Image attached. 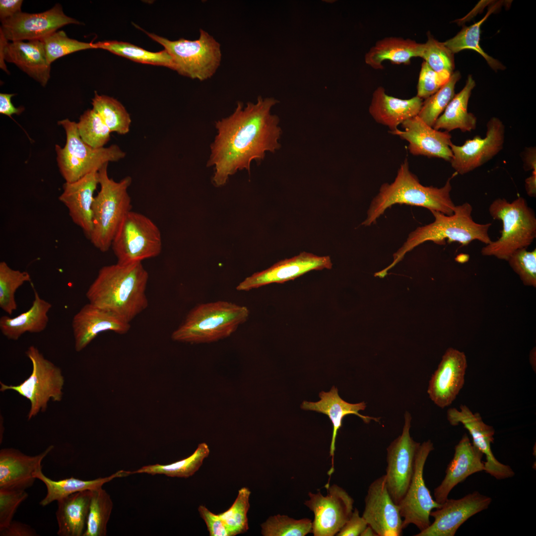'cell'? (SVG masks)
<instances>
[{"label":"cell","instance_id":"obj_1","mask_svg":"<svg viewBox=\"0 0 536 536\" xmlns=\"http://www.w3.org/2000/svg\"><path fill=\"white\" fill-rule=\"evenodd\" d=\"M278 102L273 98H258L256 103L242 102L229 117L216 122L217 134L211 144L207 166H214V184L224 185L238 170L249 171L253 160L263 159L266 152L279 148L278 117L270 113Z\"/></svg>","mask_w":536,"mask_h":536},{"label":"cell","instance_id":"obj_2","mask_svg":"<svg viewBox=\"0 0 536 536\" xmlns=\"http://www.w3.org/2000/svg\"><path fill=\"white\" fill-rule=\"evenodd\" d=\"M148 278L141 262L105 266L99 270L86 296L89 303L130 324L148 306Z\"/></svg>","mask_w":536,"mask_h":536},{"label":"cell","instance_id":"obj_3","mask_svg":"<svg viewBox=\"0 0 536 536\" xmlns=\"http://www.w3.org/2000/svg\"><path fill=\"white\" fill-rule=\"evenodd\" d=\"M454 176L449 178L441 188L423 186L409 170L406 158L401 165L394 182L384 183L380 187L370 203L367 217L362 225L369 226L374 223L388 208L397 203L423 207L447 215L453 214L456 205L450 192L451 181Z\"/></svg>","mask_w":536,"mask_h":536},{"label":"cell","instance_id":"obj_4","mask_svg":"<svg viewBox=\"0 0 536 536\" xmlns=\"http://www.w3.org/2000/svg\"><path fill=\"white\" fill-rule=\"evenodd\" d=\"M472 206L469 202L456 205L453 214L447 215L437 211H430L434 217L433 222L417 227L408 235L406 241L393 255L392 263L387 268L375 273L383 278L389 270L396 266L404 255L423 243L431 241L439 245L449 242H458L467 246L473 240H478L486 245L492 240L488 230L491 223L479 224L473 221Z\"/></svg>","mask_w":536,"mask_h":536},{"label":"cell","instance_id":"obj_5","mask_svg":"<svg viewBox=\"0 0 536 536\" xmlns=\"http://www.w3.org/2000/svg\"><path fill=\"white\" fill-rule=\"evenodd\" d=\"M245 306L217 301L195 306L172 333L174 341L192 343H209L232 335L248 319Z\"/></svg>","mask_w":536,"mask_h":536},{"label":"cell","instance_id":"obj_6","mask_svg":"<svg viewBox=\"0 0 536 536\" xmlns=\"http://www.w3.org/2000/svg\"><path fill=\"white\" fill-rule=\"evenodd\" d=\"M108 163L98 170L100 191L92 205L93 228L89 238L93 246L102 252L108 251L114 237L127 214L131 211V199L128 190L132 178L127 176L119 182L110 178Z\"/></svg>","mask_w":536,"mask_h":536},{"label":"cell","instance_id":"obj_7","mask_svg":"<svg viewBox=\"0 0 536 536\" xmlns=\"http://www.w3.org/2000/svg\"><path fill=\"white\" fill-rule=\"evenodd\" d=\"M490 215L502 222L499 238L481 249L483 256L508 261L516 251L527 248L536 237V217L526 200L518 197L512 202L497 198L489 207Z\"/></svg>","mask_w":536,"mask_h":536},{"label":"cell","instance_id":"obj_8","mask_svg":"<svg viewBox=\"0 0 536 536\" xmlns=\"http://www.w3.org/2000/svg\"><path fill=\"white\" fill-rule=\"evenodd\" d=\"M146 33L163 46L172 58L174 70L182 75L203 81L211 78L220 65V44L203 29L200 30L199 38L195 40L182 38L171 41Z\"/></svg>","mask_w":536,"mask_h":536},{"label":"cell","instance_id":"obj_9","mask_svg":"<svg viewBox=\"0 0 536 536\" xmlns=\"http://www.w3.org/2000/svg\"><path fill=\"white\" fill-rule=\"evenodd\" d=\"M66 134L64 147L56 144L55 149L60 171L66 182H73L90 172L99 169L109 162L118 161L126 153L119 146L94 148L80 138L77 123L66 119L58 122Z\"/></svg>","mask_w":536,"mask_h":536},{"label":"cell","instance_id":"obj_10","mask_svg":"<svg viewBox=\"0 0 536 536\" xmlns=\"http://www.w3.org/2000/svg\"><path fill=\"white\" fill-rule=\"evenodd\" d=\"M25 354L32 365L29 377L17 385H7L0 382V391L13 390L28 399L30 402L28 419L30 420L46 410L50 400L62 401L65 380L61 369L45 358L36 347L29 346Z\"/></svg>","mask_w":536,"mask_h":536},{"label":"cell","instance_id":"obj_11","mask_svg":"<svg viewBox=\"0 0 536 536\" xmlns=\"http://www.w3.org/2000/svg\"><path fill=\"white\" fill-rule=\"evenodd\" d=\"M111 248L119 264L142 262L160 255L162 249L161 234L149 218L131 210L121 223Z\"/></svg>","mask_w":536,"mask_h":536},{"label":"cell","instance_id":"obj_12","mask_svg":"<svg viewBox=\"0 0 536 536\" xmlns=\"http://www.w3.org/2000/svg\"><path fill=\"white\" fill-rule=\"evenodd\" d=\"M411 421L410 414L405 411L402 434L387 448L385 482L391 498L398 505L412 479L416 454L421 444L410 436Z\"/></svg>","mask_w":536,"mask_h":536},{"label":"cell","instance_id":"obj_13","mask_svg":"<svg viewBox=\"0 0 536 536\" xmlns=\"http://www.w3.org/2000/svg\"><path fill=\"white\" fill-rule=\"evenodd\" d=\"M434 449L432 442L428 440L420 444L417 452L412 479L404 497L398 504L403 529L413 524L420 531L425 529L431 524V512L441 506L433 499L423 478L426 461Z\"/></svg>","mask_w":536,"mask_h":536},{"label":"cell","instance_id":"obj_14","mask_svg":"<svg viewBox=\"0 0 536 536\" xmlns=\"http://www.w3.org/2000/svg\"><path fill=\"white\" fill-rule=\"evenodd\" d=\"M326 496L320 491L310 492V499L304 504L314 514L312 533L314 536H334L350 517L354 500L342 487L336 484L326 485Z\"/></svg>","mask_w":536,"mask_h":536},{"label":"cell","instance_id":"obj_15","mask_svg":"<svg viewBox=\"0 0 536 536\" xmlns=\"http://www.w3.org/2000/svg\"><path fill=\"white\" fill-rule=\"evenodd\" d=\"M505 128L497 117H492L486 124L485 137L476 135L461 145L451 143L453 153L450 161L452 168L460 175L467 174L483 165L503 149Z\"/></svg>","mask_w":536,"mask_h":536},{"label":"cell","instance_id":"obj_16","mask_svg":"<svg viewBox=\"0 0 536 536\" xmlns=\"http://www.w3.org/2000/svg\"><path fill=\"white\" fill-rule=\"evenodd\" d=\"M1 23L0 32L10 42L41 40L64 26L81 24L67 16L59 3L40 13L21 11Z\"/></svg>","mask_w":536,"mask_h":536},{"label":"cell","instance_id":"obj_17","mask_svg":"<svg viewBox=\"0 0 536 536\" xmlns=\"http://www.w3.org/2000/svg\"><path fill=\"white\" fill-rule=\"evenodd\" d=\"M492 501L487 496L474 491L458 499H447L440 508L432 511V523L415 536H454L467 520L487 509Z\"/></svg>","mask_w":536,"mask_h":536},{"label":"cell","instance_id":"obj_18","mask_svg":"<svg viewBox=\"0 0 536 536\" xmlns=\"http://www.w3.org/2000/svg\"><path fill=\"white\" fill-rule=\"evenodd\" d=\"M332 266L330 256H319L303 252L246 277L237 286L236 289L249 291L271 283H283L309 271L331 269Z\"/></svg>","mask_w":536,"mask_h":536},{"label":"cell","instance_id":"obj_19","mask_svg":"<svg viewBox=\"0 0 536 536\" xmlns=\"http://www.w3.org/2000/svg\"><path fill=\"white\" fill-rule=\"evenodd\" d=\"M362 517L378 536L402 535L400 507L391 498L383 475L369 485Z\"/></svg>","mask_w":536,"mask_h":536},{"label":"cell","instance_id":"obj_20","mask_svg":"<svg viewBox=\"0 0 536 536\" xmlns=\"http://www.w3.org/2000/svg\"><path fill=\"white\" fill-rule=\"evenodd\" d=\"M447 419L452 426L462 424L469 431L473 445L485 456L486 472L497 479L511 476L513 471L511 467L499 462L492 453L491 444L494 439V429L483 422L479 413H473L467 405L462 404L459 409L451 408L448 410Z\"/></svg>","mask_w":536,"mask_h":536},{"label":"cell","instance_id":"obj_21","mask_svg":"<svg viewBox=\"0 0 536 536\" xmlns=\"http://www.w3.org/2000/svg\"><path fill=\"white\" fill-rule=\"evenodd\" d=\"M5 61L15 65L42 86L50 78L51 64L41 40L9 42L0 32V67L9 73Z\"/></svg>","mask_w":536,"mask_h":536},{"label":"cell","instance_id":"obj_22","mask_svg":"<svg viewBox=\"0 0 536 536\" xmlns=\"http://www.w3.org/2000/svg\"><path fill=\"white\" fill-rule=\"evenodd\" d=\"M467 368L464 352L448 348L429 381L427 393L438 406L443 408L452 404L463 388Z\"/></svg>","mask_w":536,"mask_h":536},{"label":"cell","instance_id":"obj_23","mask_svg":"<svg viewBox=\"0 0 536 536\" xmlns=\"http://www.w3.org/2000/svg\"><path fill=\"white\" fill-rule=\"evenodd\" d=\"M403 131L397 129L389 133L408 141V149L414 155L438 158L450 162L453 157L450 148L452 135L447 131L436 130L417 116L402 124Z\"/></svg>","mask_w":536,"mask_h":536},{"label":"cell","instance_id":"obj_24","mask_svg":"<svg viewBox=\"0 0 536 536\" xmlns=\"http://www.w3.org/2000/svg\"><path fill=\"white\" fill-rule=\"evenodd\" d=\"M71 326L77 352L82 350L103 332L112 331L122 335L131 328L130 324L113 313L90 303L83 306L74 315Z\"/></svg>","mask_w":536,"mask_h":536},{"label":"cell","instance_id":"obj_25","mask_svg":"<svg viewBox=\"0 0 536 536\" xmlns=\"http://www.w3.org/2000/svg\"><path fill=\"white\" fill-rule=\"evenodd\" d=\"M54 448L49 446L35 456L26 455L19 450L3 448L0 451V488L26 490L32 486L35 474L42 470V462Z\"/></svg>","mask_w":536,"mask_h":536},{"label":"cell","instance_id":"obj_26","mask_svg":"<svg viewBox=\"0 0 536 536\" xmlns=\"http://www.w3.org/2000/svg\"><path fill=\"white\" fill-rule=\"evenodd\" d=\"M98 171H93L75 182H66L59 197L67 207L72 221L89 239L93 228L94 194L99 185Z\"/></svg>","mask_w":536,"mask_h":536},{"label":"cell","instance_id":"obj_27","mask_svg":"<svg viewBox=\"0 0 536 536\" xmlns=\"http://www.w3.org/2000/svg\"><path fill=\"white\" fill-rule=\"evenodd\" d=\"M483 455L470 442L468 435L464 434L455 447L454 457L447 466L444 478L434 489L435 500L440 504L443 503L457 484L473 473L484 471Z\"/></svg>","mask_w":536,"mask_h":536},{"label":"cell","instance_id":"obj_28","mask_svg":"<svg viewBox=\"0 0 536 536\" xmlns=\"http://www.w3.org/2000/svg\"><path fill=\"white\" fill-rule=\"evenodd\" d=\"M319 396L320 401L317 402L303 401L301 408L306 410H313L328 416L333 424V433L330 446V456L332 457V467L328 471L331 476L334 471V455L335 449V443L338 430L342 425L344 417L348 414H355L366 423L371 420L379 422V418L360 414L358 411L364 410L366 407L364 402L357 403H350L342 400L339 396L338 389L333 386L328 392L322 391Z\"/></svg>","mask_w":536,"mask_h":536},{"label":"cell","instance_id":"obj_29","mask_svg":"<svg viewBox=\"0 0 536 536\" xmlns=\"http://www.w3.org/2000/svg\"><path fill=\"white\" fill-rule=\"evenodd\" d=\"M423 102L417 96L408 99L389 96L379 86L373 94L369 111L377 123L394 131L405 121L417 116Z\"/></svg>","mask_w":536,"mask_h":536},{"label":"cell","instance_id":"obj_30","mask_svg":"<svg viewBox=\"0 0 536 536\" xmlns=\"http://www.w3.org/2000/svg\"><path fill=\"white\" fill-rule=\"evenodd\" d=\"M92 490L70 494L57 501L56 519L60 536H83L86 528Z\"/></svg>","mask_w":536,"mask_h":536},{"label":"cell","instance_id":"obj_31","mask_svg":"<svg viewBox=\"0 0 536 536\" xmlns=\"http://www.w3.org/2000/svg\"><path fill=\"white\" fill-rule=\"evenodd\" d=\"M33 290L34 298L28 310L13 318L0 317V332L8 339L17 340L26 333H39L46 329L49 322L48 314L52 305L41 298L36 289Z\"/></svg>","mask_w":536,"mask_h":536},{"label":"cell","instance_id":"obj_32","mask_svg":"<svg viewBox=\"0 0 536 536\" xmlns=\"http://www.w3.org/2000/svg\"><path fill=\"white\" fill-rule=\"evenodd\" d=\"M475 82L469 75L464 88L455 94L433 128L450 132L459 129L462 132H471L476 127L477 119L468 111V103Z\"/></svg>","mask_w":536,"mask_h":536},{"label":"cell","instance_id":"obj_33","mask_svg":"<svg viewBox=\"0 0 536 536\" xmlns=\"http://www.w3.org/2000/svg\"><path fill=\"white\" fill-rule=\"evenodd\" d=\"M422 43L400 37H386L377 41L365 56V63L376 69L383 68L385 60L396 64H409L420 57Z\"/></svg>","mask_w":536,"mask_h":536},{"label":"cell","instance_id":"obj_34","mask_svg":"<svg viewBox=\"0 0 536 536\" xmlns=\"http://www.w3.org/2000/svg\"><path fill=\"white\" fill-rule=\"evenodd\" d=\"M131 474V471L120 470L110 476L92 480H84L71 477L54 480L46 476L40 470L36 472L35 477L45 484L47 493L40 502V504L44 507L70 494L85 490H94L102 487L104 484L116 478L126 477Z\"/></svg>","mask_w":536,"mask_h":536},{"label":"cell","instance_id":"obj_35","mask_svg":"<svg viewBox=\"0 0 536 536\" xmlns=\"http://www.w3.org/2000/svg\"><path fill=\"white\" fill-rule=\"evenodd\" d=\"M209 454L208 445L201 443L199 444L191 456L185 459L168 465L156 464L145 466L132 471V473H146L152 475L163 474L169 477L188 478L199 470Z\"/></svg>","mask_w":536,"mask_h":536},{"label":"cell","instance_id":"obj_36","mask_svg":"<svg viewBox=\"0 0 536 536\" xmlns=\"http://www.w3.org/2000/svg\"><path fill=\"white\" fill-rule=\"evenodd\" d=\"M95 49L107 50L134 62L161 66L174 69L172 58L165 49L151 52L128 42L117 41H99L94 43Z\"/></svg>","mask_w":536,"mask_h":536},{"label":"cell","instance_id":"obj_37","mask_svg":"<svg viewBox=\"0 0 536 536\" xmlns=\"http://www.w3.org/2000/svg\"><path fill=\"white\" fill-rule=\"evenodd\" d=\"M498 7V3L491 6L481 19L470 26L464 27L456 36L444 42V45L453 54L466 49L475 51L484 58L494 70L504 69L505 67L486 54L479 45L481 25Z\"/></svg>","mask_w":536,"mask_h":536},{"label":"cell","instance_id":"obj_38","mask_svg":"<svg viewBox=\"0 0 536 536\" xmlns=\"http://www.w3.org/2000/svg\"><path fill=\"white\" fill-rule=\"evenodd\" d=\"M93 109L100 116L112 132L126 134L130 131L132 120L125 107L117 99L95 92L92 99Z\"/></svg>","mask_w":536,"mask_h":536},{"label":"cell","instance_id":"obj_39","mask_svg":"<svg viewBox=\"0 0 536 536\" xmlns=\"http://www.w3.org/2000/svg\"><path fill=\"white\" fill-rule=\"evenodd\" d=\"M113 508L110 495L102 487L92 490L85 532L83 536H105Z\"/></svg>","mask_w":536,"mask_h":536},{"label":"cell","instance_id":"obj_40","mask_svg":"<svg viewBox=\"0 0 536 536\" xmlns=\"http://www.w3.org/2000/svg\"><path fill=\"white\" fill-rule=\"evenodd\" d=\"M31 280L25 271L13 269L6 262H0V307L11 315L17 309L15 294L17 290L26 282Z\"/></svg>","mask_w":536,"mask_h":536},{"label":"cell","instance_id":"obj_41","mask_svg":"<svg viewBox=\"0 0 536 536\" xmlns=\"http://www.w3.org/2000/svg\"><path fill=\"white\" fill-rule=\"evenodd\" d=\"M461 77L459 71L453 72L449 80L438 91L426 98L417 116L428 126L433 127L436 121L452 99L457 81Z\"/></svg>","mask_w":536,"mask_h":536},{"label":"cell","instance_id":"obj_42","mask_svg":"<svg viewBox=\"0 0 536 536\" xmlns=\"http://www.w3.org/2000/svg\"><path fill=\"white\" fill-rule=\"evenodd\" d=\"M77 128L81 139L94 148L104 147L110 139L111 131L93 108L80 116Z\"/></svg>","mask_w":536,"mask_h":536},{"label":"cell","instance_id":"obj_43","mask_svg":"<svg viewBox=\"0 0 536 536\" xmlns=\"http://www.w3.org/2000/svg\"><path fill=\"white\" fill-rule=\"evenodd\" d=\"M312 531V522L308 518L296 520L285 515L269 517L261 524L264 536H305Z\"/></svg>","mask_w":536,"mask_h":536},{"label":"cell","instance_id":"obj_44","mask_svg":"<svg viewBox=\"0 0 536 536\" xmlns=\"http://www.w3.org/2000/svg\"><path fill=\"white\" fill-rule=\"evenodd\" d=\"M251 491L242 487L231 506L219 516L229 531L231 536L246 532L249 529L247 513L250 508Z\"/></svg>","mask_w":536,"mask_h":536},{"label":"cell","instance_id":"obj_45","mask_svg":"<svg viewBox=\"0 0 536 536\" xmlns=\"http://www.w3.org/2000/svg\"><path fill=\"white\" fill-rule=\"evenodd\" d=\"M41 40L44 44L47 58L50 64L57 59L72 53L95 49L94 43L70 38L62 30L53 32Z\"/></svg>","mask_w":536,"mask_h":536},{"label":"cell","instance_id":"obj_46","mask_svg":"<svg viewBox=\"0 0 536 536\" xmlns=\"http://www.w3.org/2000/svg\"><path fill=\"white\" fill-rule=\"evenodd\" d=\"M427 36V41L422 43L420 57L435 71H447L453 73L454 54L443 42L437 41L430 34Z\"/></svg>","mask_w":536,"mask_h":536},{"label":"cell","instance_id":"obj_47","mask_svg":"<svg viewBox=\"0 0 536 536\" xmlns=\"http://www.w3.org/2000/svg\"><path fill=\"white\" fill-rule=\"evenodd\" d=\"M524 284L536 286V250L528 251L523 248L514 252L507 261Z\"/></svg>","mask_w":536,"mask_h":536},{"label":"cell","instance_id":"obj_48","mask_svg":"<svg viewBox=\"0 0 536 536\" xmlns=\"http://www.w3.org/2000/svg\"><path fill=\"white\" fill-rule=\"evenodd\" d=\"M452 73L435 71L424 61L419 72L416 96L422 99L428 98L449 80Z\"/></svg>","mask_w":536,"mask_h":536},{"label":"cell","instance_id":"obj_49","mask_svg":"<svg viewBox=\"0 0 536 536\" xmlns=\"http://www.w3.org/2000/svg\"><path fill=\"white\" fill-rule=\"evenodd\" d=\"M28 496L25 490L0 488V530L10 523L18 507Z\"/></svg>","mask_w":536,"mask_h":536},{"label":"cell","instance_id":"obj_50","mask_svg":"<svg viewBox=\"0 0 536 536\" xmlns=\"http://www.w3.org/2000/svg\"><path fill=\"white\" fill-rule=\"evenodd\" d=\"M198 511L204 520L210 536H231L227 527L218 514L210 511L204 506L200 505Z\"/></svg>","mask_w":536,"mask_h":536},{"label":"cell","instance_id":"obj_51","mask_svg":"<svg viewBox=\"0 0 536 536\" xmlns=\"http://www.w3.org/2000/svg\"><path fill=\"white\" fill-rule=\"evenodd\" d=\"M368 524L365 519L359 515V511L355 508L352 514L340 531L337 536H358L367 527Z\"/></svg>","mask_w":536,"mask_h":536},{"label":"cell","instance_id":"obj_52","mask_svg":"<svg viewBox=\"0 0 536 536\" xmlns=\"http://www.w3.org/2000/svg\"><path fill=\"white\" fill-rule=\"evenodd\" d=\"M35 530L25 523L12 520L5 528L0 530V536H35Z\"/></svg>","mask_w":536,"mask_h":536},{"label":"cell","instance_id":"obj_53","mask_svg":"<svg viewBox=\"0 0 536 536\" xmlns=\"http://www.w3.org/2000/svg\"><path fill=\"white\" fill-rule=\"evenodd\" d=\"M21 0H0V19L2 21L21 12Z\"/></svg>","mask_w":536,"mask_h":536},{"label":"cell","instance_id":"obj_54","mask_svg":"<svg viewBox=\"0 0 536 536\" xmlns=\"http://www.w3.org/2000/svg\"><path fill=\"white\" fill-rule=\"evenodd\" d=\"M14 95V94L0 93V113L1 114L11 118L12 115H19L24 110L23 107L16 108L12 104L11 99Z\"/></svg>","mask_w":536,"mask_h":536},{"label":"cell","instance_id":"obj_55","mask_svg":"<svg viewBox=\"0 0 536 536\" xmlns=\"http://www.w3.org/2000/svg\"><path fill=\"white\" fill-rule=\"evenodd\" d=\"M524 169L526 171L536 170V149L535 146L526 147L522 155Z\"/></svg>","mask_w":536,"mask_h":536},{"label":"cell","instance_id":"obj_56","mask_svg":"<svg viewBox=\"0 0 536 536\" xmlns=\"http://www.w3.org/2000/svg\"><path fill=\"white\" fill-rule=\"evenodd\" d=\"M525 189L527 195L531 197L536 196V170L525 180Z\"/></svg>","mask_w":536,"mask_h":536},{"label":"cell","instance_id":"obj_57","mask_svg":"<svg viewBox=\"0 0 536 536\" xmlns=\"http://www.w3.org/2000/svg\"><path fill=\"white\" fill-rule=\"evenodd\" d=\"M361 536H378L374 530L369 526L364 530L360 535Z\"/></svg>","mask_w":536,"mask_h":536}]
</instances>
